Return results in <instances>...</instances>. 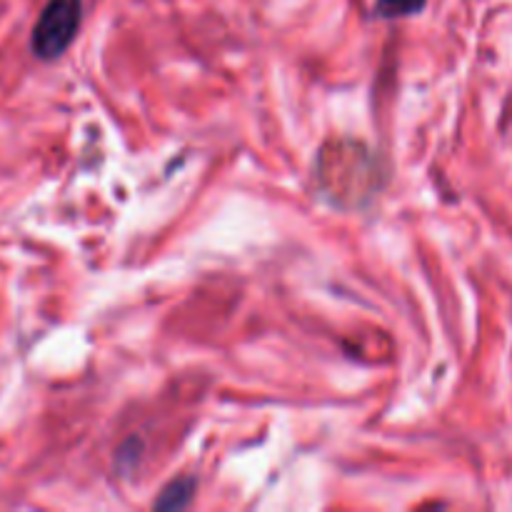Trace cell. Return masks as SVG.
Masks as SVG:
<instances>
[{"label": "cell", "instance_id": "cell-1", "mask_svg": "<svg viewBox=\"0 0 512 512\" xmlns=\"http://www.w3.org/2000/svg\"><path fill=\"white\" fill-rule=\"evenodd\" d=\"M83 20V0H48L30 35L38 60H58L73 45Z\"/></svg>", "mask_w": 512, "mask_h": 512}, {"label": "cell", "instance_id": "cell-3", "mask_svg": "<svg viewBox=\"0 0 512 512\" xmlns=\"http://www.w3.org/2000/svg\"><path fill=\"white\" fill-rule=\"evenodd\" d=\"M428 0H378L375 3V15L378 18H410V15H418L425 8Z\"/></svg>", "mask_w": 512, "mask_h": 512}, {"label": "cell", "instance_id": "cell-2", "mask_svg": "<svg viewBox=\"0 0 512 512\" xmlns=\"http://www.w3.org/2000/svg\"><path fill=\"white\" fill-rule=\"evenodd\" d=\"M195 490H198V480L185 475V478L173 480L168 488L160 493V498L155 500V510H183L193 503Z\"/></svg>", "mask_w": 512, "mask_h": 512}]
</instances>
